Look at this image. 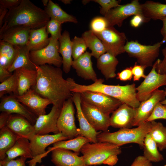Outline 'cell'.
Instances as JSON below:
<instances>
[{
    "mask_svg": "<svg viewBox=\"0 0 166 166\" xmlns=\"http://www.w3.org/2000/svg\"><path fill=\"white\" fill-rule=\"evenodd\" d=\"M36 83L32 89L41 96L50 101L53 105L62 106L72 98L71 78L65 79L61 69L51 65H36Z\"/></svg>",
    "mask_w": 166,
    "mask_h": 166,
    "instance_id": "6da1fadb",
    "label": "cell"
},
{
    "mask_svg": "<svg viewBox=\"0 0 166 166\" xmlns=\"http://www.w3.org/2000/svg\"><path fill=\"white\" fill-rule=\"evenodd\" d=\"M50 18L44 10L29 0H22L18 6L8 10L0 33L12 26H23L31 29L46 25Z\"/></svg>",
    "mask_w": 166,
    "mask_h": 166,
    "instance_id": "7a4b0ae2",
    "label": "cell"
},
{
    "mask_svg": "<svg viewBox=\"0 0 166 166\" xmlns=\"http://www.w3.org/2000/svg\"><path fill=\"white\" fill-rule=\"evenodd\" d=\"M71 80L72 93L87 91L98 92L117 99L122 103L133 108H137L140 104L137 97L134 83L124 85H108L103 84L104 80L100 78L91 84L82 85L76 83L73 78Z\"/></svg>",
    "mask_w": 166,
    "mask_h": 166,
    "instance_id": "3957f363",
    "label": "cell"
},
{
    "mask_svg": "<svg viewBox=\"0 0 166 166\" xmlns=\"http://www.w3.org/2000/svg\"><path fill=\"white\" fill-rule=\"evenodd\" d=\"M90 143L85 144L80 150L86 166H113L117 163V156L122 152L120 147L108 142Z\"/></svg>",
    "mask_w": 166,
    "mask_h": 166,
    "instance_id": "277c9868",
    "label": "cell"
},
{
    "mask_svg": "<svg viewBox=\"0 0 166 166\" xmlns=\"http://www.w3.org/2000/svg\"><path fill=\"white\" fill-rule=\"evenodd\" d=\"M151 127V122H148L135 128H121L114 132L101 131L97 136V142H108L119 147L134 143L143 148L144 139Z\"/></svg>",
    "mask_w": 166,
    "mask_h": 166,
    "instance_id": "5b68a950",
    "label": "cell"
},
{
    "mask_svg": "<svg viewBox=\"0 0 166 166\" xmlns=\"http://www.w3.org/2000/svg\"><path fill=\"white\" fill-rule=\"evenodd\" d=\"M161 41L152 45H142L137 41H127L124 47L125 52L130 57L135 58L137 62L145 68L151 67L158 57Z\"/></svg>",
    "mask_w": 166,
    "mask_h": 166,
    "instance_id": "8992f818",
    "label": "cell"
},
{
    "mask_svg": "<svg viewBox=\"0 0 166 166\" xmlns=\"http://www.w3.org/2000/svg\"><path fill=\"white\" fill-rule=\"evenodd\" d=\"M69 139L62 133L53 135H35L30 140L32 158L27 162L29 166H35L44 157L45 149L49 145L62 140Z\"/></svg>",
    "mask_w": 166,
    "mask_h": 166,
    "instance_id": "52a82bcc",
    "label": "cell"
},
{
    "mask_svg": "<svg viewBox=\"0 0 166 166\" xmlns=\"http://www.w3.org/2000/svg\"><path fill=\"white\" fill-rule=\"evenodd\" d=\"M49 38V42L46 47L30 51V60L37 66L48 64L60 68L62 65V59L59 52V42L58 40Z\"/></svg>",
    "mask_w": 166,
    "mask_h": 166,
    "instance_id": "ba28073f",
    "label": "cell"
},
{
    "mask_svg": "<svg viewBox=\"0 0 166 166\" xmlns=\"http://www.w3.org/2000/svg\"><path fill=\"white\" fill-rule=\"evenodd\" d=\"M94 34L102 42L106 52L116 57L125 52L124 48L127 41L124 33L119 31L113 26H108Z\"/></svg>",
    "mask_w": 166,
    "mask_h": 166,
    "instance_id": "9c48e42d",
    "label": "cell"
},
{
    "mask_svg": "<svg viewBox=\"0 0 166 166\" xmlns=\"http://www.w3.org/2000/svg\"><path fill=\"white\" fill-rule=\"evenodd\" d=\"M156 62L144 81L136 87V96L141 102L149 98L160 87L166 85V74H161L156 71Z\"/></svg>",
    "mask_w": 166,
    "mask_h": 166,
    "instance_id": "30bf717a",
    "label": "cell"
},
{
    "mask_svg": "<svg viewBox=\"0 0 166 166\" xmlns=\"http://www.w3.org/2000/svg\"><path fill=\"white\" fill-rule=\"evenodd\" d=\"M73 103L72 98L64 102L57 122L59 132L69 139L78 136V128L76 126L75 121Z\"/></svg>",
    "mask_w": 166,
    "mask_h": 166,
    "instance_id": "8fae6325",
    "label": "cell"
},
{
    "mask_svg": "<svg viewBox=\"0 0 166 166\" xmlns=\"http://www.w3.org/2000/svg\"><path fill=\"white\" fill-rule=\"evenodd\" d=\"M137 14L143 16L141 4L137 0L119 6L110 10L104 17L108 23L109 26H122L124 21L128 17Z\"/></svg>",
    "mask_w": 166,
    "mask_h": 166,
    "instance_id": "7c38bea8",
    "label": "cell"
},
{
    "mask_svg": "<svg viewBox=\"0 0 166 166\" xmlns=\"http://www.w3.org/2000/svg\"><path fill=\"white\" fill-rule=\"evenodd\" d=\"M79 93L81 100L109 115L122 104L118 100L100 92L87 91Z\"/></svg>",
    "mask_w": 166,
    "mask_h": 166,
    "instance_id": "4fadbf2b",
    "label": "cell"
},
{
    "mask_svg": "<svg viewBox=\"0 0 166 166\" xmlns=\"http://www.w3.org/2000/svg\"><path fill=\"white\" fill-rule=\"evenodd\" d=\"M81 107L84 116L96 131H108L110 126V115L81 100Z\"/></svg>",
    "mask_w": 166,
    "mask_h": 166,
    "instance_id": "5bb4252c",
    "label": "cell"
},
{
    "mask_svg": "<svg viewBox=\"0 0 166 166\" xmlns=\"http://www.w3.org/2000/svg\"><path fill=\"white\" fill-rule=\"evenodd\" d=\"M62 107L53 105L49 113L38 117L34 125L36 135L47 134L50 132L56 134L60 132L57 128V122Z\"/></svg>",
    "mask_w": 166,
    "mask_h": 166,
    "instance_id": "9a60e30c",
    "label": "cell"
},
{
    "mask_svg": "<svg viewBox=\"0 0 166 166\" xmlns=\"http://www.w3.org/2000/svg\"><path fill=\"white\" fill-rule=\"evenodd\" d=\"M14 96L38 117L46 114L47 106L52 104L50 101L41 96L32 89L22 95Z\"/></svg>",
    "mask_w": 166,
    "mask_h": 166,
    "instance_id": "2e32d148",
    "label": "cell"
},
{
    "mask_svg": "<svg viewBox=\"0 0 166 166\" xmlns=\"http://www.w3.org/2000/svg\"><path fill=\"white\" fill-rule=\"evenodd\" d=\"M165 98L164 90L157 89L149 98L141 102L136 108L133 126H138L145 122L152 113L156 105Z\"/></svg>",
    "mask_w": 166,
    "mask_h": 166,
    "instance_id": "e0dca14e",
    "label": "cell"
},
{
    "mask_svg": "<svg viewBox=\"0 0 166 166\" xmlns=\"http://www.w3.org/2000/svg\"><path fill=\"white\" fill-rule=\"evenodd\" d=\"M136 108L122 103L110 117V126L114 128H131L133 126Z\"/></svg>",
    "mask_w": 166,
    "mask_h": 166,
    "instance_id": "ac0fdd59",
    "label": "cell"
},
{
    "mask_svg": "<svg viewBox=\"0 0 166 166\" xmlns=\"http://www.w3.org/2000/svg\"><path fill=\"white\" fill-rule=\"evenodd\" d=\"M0 111L10 114H16L25 117L34 125L38 117L20 102L14 95L2 98Z\"/></svg>",
    "mask_w": 166,
    "mask_h": 166,
    "instance_id": "d6986e66",
    "label": "cell"
},
{
    "mask_svg": "<svg viewBox=\"0 0 166 166\" xmlns=\"http://www.w3.org/2000/svg\"><path fill=\"white\" fill-rule=\"evenodd\" d=\"M6 126L18 138H24L29 140L35 135L34 125L25 117L16 114H10Z\"/></svg>",
    "mask_w": 166,
    "mask_h": 166,
    "instance_id": "ffe728a7",
    "label": "cell"
},
{
    "mask_svg": "<svg viewBox=\"0 0 166 166\" xmlns=\"http://www.w3.org/2000/svg\"><path fill=\"white\" fill-rule=\"evenodd\" d=\"M72 98L75 106L79 122V128H78V135H81L91 139L92 143L97 142V136L101 131H96L84 116L81 109V99L80 93H73Z\"/></svg>",
    "mask_w": 166,
    "mask_h": 166,
    "instance_id": "44dd1931",
    "label": "cell"
},
{
    "mask_svg": "<svg viewBox=\"0 0 166 166\" xmlns=\"http://www.w3.org/2000/svg\"><path fill=\"white\" fill-rule=\"evenodd\" d=\"M31 30L23 26L10 27L0 33V40L14 45H26Z\"/></svg>",
    "mask_w": 166,
    "mask_h": 166,
    "instance_id": "7402d4cb",
    "label": "cell"
},
{
    "mask_svg": "<svg viewBox=\"0 0 166 166\" xmlns=\"http://www.w3.org/2000/svg\"><path fill=\"white\" fill-rule=\"evenodd\" d=\"M51 152V161L55 166H86L82 156L70 150L57 148Z\"/></svg>",
    "mask_w": 166,
    "mask_h": 166,
    "instance_id": "603a6c76",
    "label": "cell"
},
{
    "mask_svg": "<svg viewBox=\"0 0 166 166\" xmlns=\"http://www.w3.org/2000/svg\"><path fill=\"white\" fill-rule=\"evenodd\" d=\"M92 56L91 53L86 51L79 57L73 60L72 67L78 76L85 80L94 82L98 78L93 67Z\"/></svg>",
    "mask_w": 166,
    "mask_h": 166,
    "instance_id": "cb8c5ba5",
    "label": "cell"
},
{
    "mask_svg": "<svg viewBox=\"0 0 166 166\" xmlns=\"http://www.w3.org/2000/svg\"><path fill=\"white\" fill-rule=\"evenodd\" d=\"M14 72L17 78L18 95H22L35 85L37 77L36 70L20 68L15 70Z\"/></svg>",
    "mask_w": 166,
    "mask_h": 166,
    "instance_id": "d4e9b609",
    "label": "cell"
},
{
    "mask_svg": "<svg viewBox=\"0 0 166 166\" xmlns=\"http://www.w3.org/2000/svg\"><path fill=\"white\" fill-rule=\"evenodd\" d=\"M14 46L16 51V55L13 62L8 70L12 73L18 69L22 68L36 70L35 65L30 60V50L27 46Z\"/></svg>",
    "mask_w": 166,
    "mask_h": 166,
    "instance_id": "484cf974",
    "label": "cell"
},
{
    "mask_svg": "<svg viewBox=\"0 0 166 166\" xmlns=\"http://www.w3.org/2000/svg\"><path fill=\"white\" fill-rule=\"evenodd\" d=\"M58 40L60 43L59 52L62 56L63 71L68 73L70 71L73 61L72 42L69 33L64 31Z\"/></svg>",
    "mask_w": 166,
    "mask_h": 166,
    "instance_id": "4316f807",
    "label": "cell"
},
{
    "mask_svg": "<svg viewBox=\"0 0 166 166\" xmlns=\"http://www.w3.org/2000/svg\"><path fill=\"white\" fill-rule=\"evenodd\" d=\"M119 61L116 57L106 52L97 59V67L107 80L115 77Z\"/></svg>",
    "mask_w": 166,
    "mask_h": 166,
    "instance_id": "83f0119b",
    "label": "cell"
},
{
    "mask_svg": "<svg viewBox=\"0 0 166 166\" xmlns=\"http://www.w3.org/2000/svg\"><path fill=\"white\" fill-rule=\"evenodd\" d=\"M89 142H92L91 139L81 135H78L69 140L58 141L53 144L52 147L47 148L44 157L53 150L57 148L72 150L79 155L82 147L85 144Z\"/></svg>",
    "mask_w": 166,
    "mask_h": 166,
    "instance_id": "f1b7e54d",
    "label": "cell"
},
{
    "mask_svg": "<svg viewBox=\"0 0 166 166\" xmlns=\"http://www.w3.org/2000/svg\"><path fill=\"white\" fill-rule=\"evenodd\" d=\"M49 41L45 25L39 29L31 30L26 45L30 51L37 50L46 47Z\"/></svg>",
    "mask_w": 166,
    "mask_h": 166,
    "instance_id": "f546056e",
    "label": "cell"
},
{
    "mask_svg": "<svg viewBox=\"0 0 166 166\" xmlns=\"http://www.w3.org/2000/svg\"><path fill=\"white\" fill-rule=\"evenodd\" d=\"M141 6L143 16L148 21L151 19L160 20L166 17V3L147 1L141 4Z\"/></svg>",
    "mask_w": 166,
    "mask_h": 166,
    "instance_id": "4dcf8cb0",
    "label": "cell"
},
{
    "mask_svg": "<svg viewBox=\"0 0 166 166\" xmlns=\"http://www.w3.org/2000/svg\"><path fill=\"white\" fill-rule=\"evenodd\" d=\"M44 10L50 19L56 20L62 24L65 22H71L77 23L76 18L63 10L60 6L51 0H49L47 6Z\"/></svg>",
    "mask_w": 166,
    "mask_h": 166,
    "instance_id": "1f68e13d",
    "label": "cell"
},
{
    "mask_svg": "<svg viewBox=\"0 0 166 166\" xmlns=\"http://www.w3.org/2000/svg\"><path fill=\"white\" fill-rule=\"evenodd\" d=\"M6 158L14 159L18 156L28 158H32L30 140L24 138H19L13 146L6 153Z\"/></svg>",
    "mask_w": 166,
    "mask_h": 166,
    "instance_id": "d6a6232c",
    "label": "cell"
},
{
    "mask_svg": "<svg viewBox=\"0 0 166 166\" xmlns=\"http://www.w3.org/2000/svg\"><path fill=\"white\" fill-rule=\"evenodd\" d=\"M82 37L85 41L87 47L91 50L92 56L98 59L106 51L100 39L91 30L84 32Z\"/></svg>",
    "mask_w": 166,
    "mask_h": 166,
    "instance_id": "836d02e7",
    "label": "cell"
},
{
    "mask_svg": "<svg viewBox=\"0 0 166 166\" xmlns=\"http://www.w3.org/2000/svg\"><path fill=\"white\" fill-rule=\"evenodd\" d=\"M18 138L7 126L0 129V160L6 158V152L13 146Z\"/></svg>",
    "mask_w": 166,
    "mask_h": 166,
    "instance_id": "e575fe53",
    "label": "cell"
},
{
    "mask_svg": "<svg viewBox=\"0 0 166 166\" xmlns=\"http://www.w3.org/2000/svg\"><path fill=\"white\" fill-rule=\"evenodd\" d=\"M151 127L148 134L156 144L159 150L166 149V127L161 122L151 121Z\"/></svg>",
    "mask_w": 166,
    "mask_h": 166,
    "instance_id": "d590c367",
    "label": "cell"
},
{
    "mask_svg": "<svg viewBox=\"0 0 166 166\" xmlns=\"http://www.w3.org/2000/svg\"><path fill=\"white\" fill-rule=\"evenodd\" d=\"M143 156L152 162H158L164 159L163 155L159 152L156 142L148 134L144 141Z\"/></svg>",
    "mask_w": 166,
    "mask_h": 166,
    "instance_id": "8d00e7d4",
    "label": "cell"
},
{
    "mask_svg": "<svg viewBox=\"0 0 166 166\" xmlns=\"http://www.w3.org/2000/svg\"><path fill=\"white\" fill-rule=\"evenodd\" d=\"M16 55L14 45L0 40V66L8 69L13 62Z\"/></svg>",
    "mask_w": 166,
    "mask_h": 166,
    "instance_id": "74e56055",
    "label": "cell"
},
{
    "mask_svg": "<svg viewBox=\"0 0 166 166\" xmlns=\"http://www.w3.org/2000/svg\"><path fill=\"white\" fill-rule=\"evenodd\" d=\"M13 93L14 95H18V83L16 75L14 73L8 78L0 84V97L2 98L7 93Z\"/></svg>",
    "mask_w": 166,
    "mask_h": 166,
    "instance_id": "f35d334b",
    "label": "cell"
},
{
    "mask_svg": "<svg viewBox=\"0 0 166 166\" xmlns=\"http://www.w3.org/2000/svg\"><path fill=\"white\" fill-rule=\"evenodd\" d=\"M72 58L76 60L85 53L88 48L84 39L75 36L72 40Z\"/></svg>",
    "mask_w": 166,
    "mask_h": 166,
    "instance_id": "ab89813d",
    "label": "cell"
},
{
    "mask_svg": "<svg viewBox=\"0 0 166 166\" xmlns=\"http://www.w3.org/2000/svg\"><path fill=\"white\" fill-rule=\"evenodd\" d=\"M61 24L56 20L50 19L46 25V28L48 34H51V37L59 40L62 35Z\"/></svg>",
    "mask_w": 166,
    "mask_h": 166,
    "instance_id": "60d3db41",
    "label": "cell"
},
{
    "mask_svg": "<svg viewBox=\"0 0 166 166\" xmlns=\"http://www.w3.org/2000/svg\"><path fill=\"white\" fill-rule=\"evenodd\" d=\"M89 26L90 30L93 33H99L105 30L109 26V25L104 16H97L91 20Z\"/></svg>",
    "mask_w": 166,
    "mask_h": 166,
    "instance_id": "b9f144b4",
    "label": "cell"
},
{
    "mask_svg": "<svg viewBox=\"0 0 166 166\" xmlns=\"http://www.w3.org/2000/svg\"><path fill=\"white\" fill-rule=\"evenodd\" d=\"M158 119L166 120V105L162 104L160 102L156 105L152 113L146 122Z\"/></svg>",
    "mask_w": 166,
    "mask_h": 166,
    "instance_id": "7bdbcfd3",
    "label": "cell"
},
{
    "mask_svg": "<svg viewBox=\"0 0 166 166\" xmlns=\"http://www.w3.org/2000/svg\"><path fill=\"white\" fill-rule=\"evenodd\" d=\"M101 6L100 10L101 14L105 16L111 9L119 6L120 1L116 0H93Z\"/></svg>",
    "mask_w": 166,
    "mask_h": 166,
    "instance_id": "ee69618b",
    "label": "cell"
},
{
    "mask_svg": "<svg viewBox=\"0 0 166 166\" xmlns=\"http://www.w3.org/2000/svg\"><path fill=\"white\" fill-rule=\"evenodd\" d=\"M145 69L144 67L137 64L136 62L133 66H131L134 81H139L141 78L144 79L146 77V75L144 73Z\"/></svg>",
    "mask_w": 166,
    "mask_h": 166,
    "instance_id": "f6af8a7d",
    "label": "cell"
},
{
    "mask_svg": "<svg viewBox=\"0 0 166 166\" xmlns=\"http://www.w3.org/2000/svg\"><path fill=\"white\" fill-rule=\"evenodd\" d=\"M27 158L24 157L16 160H9L6 158L0 161V164L3 166H26L25 161Z\"/></svg>",
    "mask_w": 166,
    "mask_h": 166,
    "instance_id": "bcb514c9",
    "label": "cell"
},
{
    "mask_svg": "<svg viewBox=\"0 0 166 166\" xmlns=\"http://www.w3.org/2000/svg\"><path fill=\"white\" fill-rule=\"evenodd\" d=\"M163 56L162 60L158 59L156 62V71L161 74H166V46L161 50Z\"/></svg>",
    "mask_w": 166,
    "mask_h": 166,
    "instance_id": "7dc6e473",
    "label": "cell"
},
{
    "mask_svg": "<svg viewBox=\"0 0 166 166\" xmlns=\"http://www.w3.org/2000/svg\"><path fill=\"white\" fill-rule=\"evenodd\" d=\"M117 78L122 81H130L132 78L131 66L127 67L117 74Z\"/></svg>",
    "mask_w": 166,
    "mask_h": 166,
    "instance_id": "c3c4849f",
    "label": "cell"
},
{
    "mask_svg": "<svg viewBox=\"0 0 166 166\" xmlns=\"http://www.w3.org/2000/svg\"><path fill=\"white\" fill-rule=\"evenodd\" d=\"M21 1L22 0H0V7L9 10L18 6Z\"/></svg>",
    "mask_w": 166,
    "mask_h": 166,
    "instance_id": "681fc988",
    "label": "cell"
},
{
    "mask_svg": "<svg viewBox=\"0 0 166 166\" xmlns=\"http://www.w3.org/2000/svg\"><path fill=\"white\" fill-rule=\"evenodd\" d=\"M130 166H153L151 162L146 159L143 156L136 157Z\"/></svg>",
    "mask_w": 166,
    "mask_h": 166,
    "instance_id": "f907efd6",
    "label": "cell"
},
{
    "mask_svg": "<svg viewBox=\"0 0 166 166\" xmlns=\"http://www.w3.org/2000/svg\"><path fill=\"white\" fill-rule=\"evenodd\" d=\"M148 21L143 16L137 14L133 16L130 21V24L132 27L136 28L140 26L143 22Z\"/></svg>",
    "mask_w": 166,
    "mask_h": 166,
    "instance_id": "816d5d0a",
    "label": "cell"
},
{
    "mask_svg": "<svg viewBox=\"0 0 166 166\" xmlns=\"http://www.w3.org/2000/svg\"><path fill=\"white\" fill-rule=\"evenodd\" d=\"M12 73L8 69L0 66V81L1 82L9 78L12 75Z\"/></svg>",
    "mask_w": 166,
    "mask_h": 166,
    "instance_id": "f5cc1de1",
    "label": "cell"
},
{
    "mask_svg": "<svg viewBox=\"0 0 166 166\" xmlns=\"http://www.w3.org/2000/svg\"><path fill=\"white\" fill-rule=\"evenodd\" d=\"M11 114L5 112H1L0 114V129L6 126L10 115Z\"/></svg>",
    "mask_w": 166,
    "mask_h": 166,
    "instance_id": "db71d44e",
    "label": "cell"
},
{
    "mask_svg": "<svg viewBox=\"0 0 166 166\" xmlns=\"http://www.w3.org/2000/svg\"><path fill=\"white\" fill-rule=\"evenodd\" d=\"M8 10L7 9L0 7V29L3 25L4 19Z\"/></svg>",
    "mask_w": 166,
    "mask_h": 166,
    "instance_id": "11a10c76",
    "label": "cell"
},
{
    "mask_svg": "<svg viewBox=\"0 0 166 166\" xmlns=\"http://www.w3.org/2000/svg\"><path fill=\"white\" fill-rule=\"evenodd\" d=\"M163 22V25L160 30V33L163 39L162 41H166V17L162 18L161 20Z\"/></svg>",
    "mask_w": 166,
    "mask_h": 166,
    "instance_id": "9f6ffc18",
    "label": "cell"
},
{
    "mask_svg": "<svg viewBox=\"0 0 166 166\" xmlns=\"http://www.w3.org/2000/svg\"><path fill=\"white\" fill-rule=\"evenodd\" d=\"M60 1L63 3L65 5L70 4L72 1V0H61Z\"/></svg>",
    "mask_w": 166,
    "mask_h": 166,
    "instance_id": "6f0895ef",
    "label": "cell"
},
{
    "mask_svg": "<svg viewBox=\"0 0 166 166\" xmlns=\"http://www.w3.org/2000/svg\"><path fill=\"white\" fill-rule=\"evenodd\" d=\"M49 0H42V2L43 5L45 6L46 7L49 2Z\"/></svg>",
    "mask_w": 166,
    "mask_h": 166,
    "instance_id": "680465c9",
    "label": "cell"
},
{
    "mask_svg": "<svg viewBox=\"0 0 166 166\" xmlns=\"http://www.w3.org/2000/svg\"><path fill=\"white\" fill-rule=\"evenodd\" d=\"M164 91L165 94V98L164 100L160 101V102L162 104L166 105V89H165Z\"/></svg>",
    "mask_w": 166,
    "mask_h": 166,
    "instance_id": "91938a15",
    "label": "cell"
},
{
    "mask_svg": "<svg viewBox=\"0 0 166 166\" xmlns=\"http://www.w3.org/2000/svg\"><path fill=\"white\" fill-rule=\"evenodd\" d=\"M90 1H91V0H82V2L83 4L84 5H86L87 3H88Z\"/></svg>",
    "mask_w": 166,
    "mask_h": 166,
    "instance_id": "94428289",
    "label": "cell"
},
{
    "mask_svg": "<svg viewBox=\"0 0 166 166\" xmlns=\"http://www.w3.org/2000/svg\"><path fill=\"white\" fill-rule=\"evenodd\" d=\"M45 166V165H39V166Z\"/></svg>",
    "mask_w": 166,
    "mask_h": 166,
    "instance_id": "6125c7cd",
    "label": "cell"
},
{
    "mask_svg": "<svg viewBox=\"0 0 166 166\" xmlns=\"http://www.w3.org/2000/svg\"><path fill=\"white\" fill-rule=\"evenodd\" d=\"M0 166H3L1 164H0Z\"/></svg>",
    "mask_w": 166,
    "mask_h": 166,
    "instance_id": "be15d7a7",
    "label": "cell"
},
{
    "mask_svg": "<svg viewBox=\"0 0 166 166\" xmlns=\"http://www.w3.org/2000/svg\"><path fill=\"white\" fill-rule=\"evenodd\" d=\"M163 166H166V164L164 165Z\"/></svg>",
    "mask_w": 166,
    "mask_h": 166,
    "instance_id": "e7e4bbea",
    "label": "cell"
}]
</instances>
